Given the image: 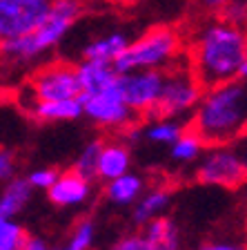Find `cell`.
I'll return each mask as SVG.
<instances>
[{
	"instance_id": "1f68e13d",
	"label": "cell",
	"mask_w": 247,
	"mask_h": 250,
	"mask_svg": "<svg viewBox=\"0 0 247 250\" xmlns=\"http://www.w3.org/2000/svg\"><path fill=\"white\" fill-rule=\"evenodd\" d=\"M98 2H103V5H129L134 0H98Z\"/></svg>"
},
{
	"instance_id": "44dd1931",
	"label": "cell",
	"mask_w": 247,
	"mask_h": 250,
	"mask_svg": "<svg viewBox=\"0 0 247 250\" xmlns=\"http://www.w3.org/2000/svg\"><path fill=\"white\" fill-rule=\"evenodd\" d=\"M205 147H207L205 141L196 134L191 127H187V130L180 134V139L170 147V154L176 163H180V166H190V163L201 161L203 154L207 152Z\"/></svg>"
},
{
	"instance_id": "5bb4252c",
	"label": "cell",
	"mask_w": 247,
	"mask_h": 250,
	"mask_svg": "<svg viewBox=\"0 0 247 250\" xmlns=\"http://www.w3.org/2000/svg\"><path fill=\"white\" fill-rule=\"evenodd\" d=\"M127 172H132V152H129L127 143L125 141H105L96 179L109 183Z\"/></svg>"
},
{
	"instance_id": "52a82bcc",
	"label": "cell",
	"mask_w": 247,
	"mask_h": 250,
	"mask_svg": "<svg viewBox=\"0 0 247 250\" xmlns=\"http://www.w3.org/2000/svg\"><path fill=\"white\" fill-rule=\"evenodd\" d=\"M82 105H85V119L89 123L98 125L103 130L120 132V134L134 130L140 119L125 101L118 83L107 89H100V92L82 94Z\"/></svg>"
},
{
	"instance_id": "9a60e30c",
	"label": "cell",
	"mask_w": 247,
	"mask_h": 250,
	"mask_svg": "<svg viewBox=\"0 0 247 250\" xmlns=\"http://www.w3.org/2000/svg\"><path fill=\"white\" fill-rule=\"evenodd\" d=\"M170 203H171V190L167 186L147 188L143 192V197L132 206V219H134L136 226L145 228L154 219L163 217L167 212V208H170Z\"/></svg>"
},
{
	"instance_id": "4fadbf2b",
	"label": "cell",
	"mask_w": 247,
	"mask_h": 250,
	"mask_svg": "<svg viewBox=\"0 0 247 250\" xmlns=\"http://www.w3.org/2000/svg\"><path fill=\"white\" fill-rule=\"evenodd\" d=\"M132 42V36H129L125 29H112L105 31V34H98L96 38L87 42L82 47V58H92V61H105V62H114L118 61L125 54V49Z\"/></svg>"
},
{
	"instance_id": "9c48e42d",
	"label": "cell",
	"mask_w": 247,
	"mask_h": 250,
	"mask_svg": "<svg viewBox=\"0 0 247 250\" xmlns=\"http://www.w3.org/2000/svg\"><path fill=\"white\" fill-rule=\"evenodd\" d=\"M165 72L140 69V72H123L118 76V87L125 101L138 116H156L160 94H163Z\"/></svg>"
},
{
	"instance_id": "7a4b0ae2",
	"label": "cell",
	"mask_w": 247,
	"mask_h": 250,
	"mask_svg": "<svg viewBox=\"0 0 247 250\" xmlns=\"http://www.w3.org/2000/svg\"><path fill=\"white\" fill-rule=\"evenodd\" d=\"M190 127L207 146H232L247 132V81L211 85L190 119Z\"/></svg>"
},
{
	"instance_id": "f546056e",
	"label": "cell",
	"mask_w": 247,
	"mask_h": 250,
	"mask_svg": "<svg viewBox=\"0 0 247 250\" xmlns=\"http://www.w3.org/2000/svg\"><path fill=\"white\" fill-rule=\"evenodd\" d=\"M22 250H54V248H49V244H47L42 237H36V234H27Z\"/></svg>"
},
{
	"instance_id": "d6a6232c",
	"label": "cell",
	"mask_w": 247,
	"mask_h": 250,
	"mask_svg": "<svg viewBox=\"0 0 247 250\" xmlns=\"http://www.w3.org/2000/svg\"><path fill=\"white\" fill-rule=\"evenodd\" d=\"M54 250H78V248H76V246H72V244L67 241L65 246H58V248H54Z\"/></svg>"
},
{
	"instance_id": "6da1fadb",
	"label": "cell",
	"mask_w": 247,
	"mask_h": 250,
	"mask_svg": "<svg viewBox=\"0 0 247 250\" xmlns=\"http://www.w3.org/2000/svg\"><path fill=\"white\" fill-rule=\"evenodd\" d=\"M187 65L205 87L243 78L247 65V27L216 14L194 27L187 38Z\"/></svg>"
},
{
	"instance_id": "83f0119b",
	"label": "cell",
	"mask_w": 247,
	"mask_h": 250,
	"mask_svg": "<svg viewBox=\"0 0 247 250\" xmlns=\"http://www.w3.org/2000/svg\"><path fill=\"white\" fill-rule=\"evenodd\" d=\"M221 16H225L227 21L238 22V25H245L247 27V2H245V0H234L232 5L227 7Z\"/></svg>"
},
{
	"instance_id": "603a6c76",
	"label": "cell",
	"mask_w": 247,
	"mask_h": 250,
	"mask_svg": "<svg viewBox=\"0 0 247 250\" xmlns=\"http://www.w3.org/2000/svg\"><path fill=\"white\" fill-rule=\"evenodd\" d=\"M27 232L16 219H0V250H22Z\"/></svg>"
},
{
	"instance_id": "f1b7e54d",
	"label": "cell",
	"mask_w": 247,
	"mask_h": 250,
	"mask_svg": "<svg viewBox=\"0 0 247 250\" xmlns=\"http://www.w3.org/2000/svg\"><path fill=\"white\" fill-rule=\"evenodd\" d=\"M232 2L234 0H198V5L205 11H209V14H223Z\"/></svg>"
},
{
	"instance_id": "ba28073f",
	"label": "cell",
	"mask_w": 247,
	"mask_h": 250,
	"mask_svg": "<svg viewBox=\"0 0 247 250\" xmlns=\"http://www.w3.org/2000/svg\"><path fill=\"white\" fill-rule=\"evenodd\" d=\"M196 179L203 186L234 190L247 181V154L232 146H211L196 166Z\"/></svg>"
},
{
	"instance_id": "277c9868",
	"label": "cell",
	"mask_w": 247,
	"mask_h": 250,
	"mask_svg": "<svg viewBox=\"0 0 247 250\" xmlns=\"http://www.w3.org/2000/svg\"><path fill=\"white\" fill-rule=\"evenodd\" d=\"M187 54V41L180 29L171 25H154L132 38L125 54L116 61V69L123 72H140V69H156L167 72L174 65L183 62Z\"/></svg>"
},
{
	"instance_id": "5b68a950",
	"label": "cell",
	"mask_w": 247,
	"mask_h": 250,
	"mask_svg": "<svg viewBox=\"0 0 247 250\" xmlns=\"http://www.w3.org/2000/svg\"><path fill=\"white\" fill-rule=\"evenodd\" d=\"M205 85L196 72L185 62H178L171 69L165 72V83L163 94H160L158 107H156V116H167V119H191L196 112L198 103H201L203 94H205Z\"/></svg>"
},
{
	"instance_id": "2e32d148",
	"label": "cell",
	"mask_w": 247,
	"mask_h": 250,
	"mask_svg": "<svg viewBox=\"0 0 247 250\" xmlns=\"http://www.w3.org/2000/svg\"><path fill=\"white\" fill-rule=\"evenodd\" d=\"M76 67H78V76H80L82 94H92V92H100V89L112 87V85L118 83V76H120L116 65L105 61L80 58V62Z\"/></svg>"
},
{
	"instance_id": "8fae6325",
	"label": "cell",
	"mask_w": 247,
	"mask_h": 250,
	"mask_svg": "<svg viewBox=\"0 0 247 250\" xmlns=\"http://www.w3.org/2000/svg\"><path fill=\"white\" fill-rule=\"evenodd\" d=\"M94 179L80 174L78 170H65L58 174L56 183L47 190V199L58 208H80L92 199Z\"/></svg>"
},
{
	"instance_id": "8992f818",
	"label": "cell",
	"mask_w": 247,
	"mask_h": 250,
	"mask_svg": "<svg viewBox=\"0 0 247 250\" xmlns=\"http://www.w3.org/2000/svg\"><path fill=\"white\" fill-rule=\"evenodd\" d=\"M82 99L78 67L65 61L45 62L31 74L22 101H67Z\"/></svg>"
},
{
	"instance_id": "30bf717a",
	"label": "cell",
	"mask_w": 247,
	"mask_h": 250,
	"mask_svg": "<svg viewBox=\"0 0 247 250\" xmlns=\"http://www.w3.org/2000/svg\"><path fill=\"white\" fill-rule=\"evenodd\" d=\"M52 9L47 0H0V38L14 41L42 25Z\"/></svg>"
},
{
	"instance_id": "d4e9b609",
	"label": "cell",
	"mask_w": 247,
	"mask_h": 250,
	"mask_svg": "<svg viewBox=\"0 0 247 250\" xmlns=\"http://www.w3.org/2000/svg\"><path fill=\"white\" fill-rule=\"evenodd\" d=\"M107 250H156L145 232H134V234H125L120 239H116Z\"/></svg>"
},
{
	"instance_id": "4dcf8cb0",
	"label": "cell",
	"mask_w": 247,
	"mask_h": 250,
	"mask_svg": "<svg viewBox=\"0 0 247 250\" xmlns=\"http://www.w3.org/2000/svg\"><path fill=\"white\" fill-rule=\"evenodd\" d=\"M198 250H247L238 244H232V241H209V244L201 246Z\"/></svg>"
},
{
	"instance_id": "e575fe53",
	"label": "cell",
	"mask_w": 247,
	"mask_h": 250,
	"mask_svg": "<svg viewBox=\"0 0 247 250\" xmlns=\"http://www.w3.org/2000/svg\"><path fill=\"white\" fill-rule=\"evenodd\" d=\"M47 2H54V0H47Z\"/></svg>"
},
{
	"instance_id": "cb8c5ba5",
	"label": "cell",
	"mask_w": 247,
	"mask_h": 250,
	"mask_svg": "<svg viewBox=\"0 0 247 250\" xmlns=\"http://www.w3.org/2000/svg\"><path fill=\"white\" fill-rule=\"evenodd\" d=\"M94 241H96V224L92 219H80L72 228L69 234V244L76 246L78 250H92Z\"/></svg>"
},
{
	"instance_id": "e0dca14e",
	"label": "cell",
	"mask_w": 247,
	"mask_h": 250,
	"mask_svg": "<svg viewBox=\"0 0 247 250\" xmlns=\"http://www.w3.org/2000/svg\"><path fill=\"white\" fill-rule=\"evenodd\" d=\"M36 188L31 186L27 177H18L5 181L2 192H0V219H16L22 210L27 208V203L31 201Z\"/></svg>"
},
{
	"instance_id": "484cf974",
	"label": "cell",
	"mask_w": 247,
	"mask_h": 250,
	"mask_svg": "<svg viewBox=\"0 0 247 250\" xmlns=\"http://www.w3.org/2000/svg\"><path fill=\"white\" fill-rule=\"evenodd\" d=\"M58 174L60 172L54 170V167H34V170L27 174V179L31 181V186L36 188V190H42V192H47L49 188L56 183Z\"/></svg>"
},
{
	"instance_id": "ffe728a7",
	"label": "cell",
	"mask_w": 247,
	"mask_h": 250,
	"mask_svg": "<svg viewBox=\"0 0 247 250\" xmlns=\"http://www.w3.org/2000/svg\"><path fill=\"white\" fill-rule=\"evenodd\" d=\"M143 232L156 250H180V230L174 224V219L165 214L145 226Z\"/></svg>"
},
{
	"instance_id": "7402d4cb",
	"label": "cell",
	"mask_w": 247,
	"mask_h": 250,
	"mask_svg": "<svg viewBox=\"0 0 247 250\" xmlns=\"http://www.w3.org/2000/svg\"><path fill=\"white\" fill-rule=\"evenodd\" d=\"M105 141L103 139H94L87 146L78 152L76 161H74V170H78L80 174L89 179H96L98 174V161H100V152H103Z\"/></svg>"
},
{
	"instance_id": "4316f807",
	"label": "cell",
	"mask_w": 247,
	"mask_h": 250,
	"mask_svg": "<svg viewBox=\"0 0 247 250\" xmlns=\"http://www.w3.org/2000/svg\"><path fill=\"white\" fill-rule=\"evenodd\" d=\"M16 177V156L9 147H2L0 150V179L2 181H9Z\"/></svg>"
},
{
	"instance_id": "7c38bea8",
	"label": "cell",
	"mask_w": 247,
	"mask_h": 250,
	"mask_svg": "<svg viewBox=\"0 0 247 250\" xmlns=\"http://www.w3.org/2000/svg\"><path fill=\"white\" fill-rule=\"evenodd\" d=\"M25 112L38 123H69L85 116L82 99L67 101H20Z\"/></svg>"
},
{
	"instance_id": "3957f363",
	"label": "cell",
	"mask_w": 247,
	"mask_h": 250,
	"mask_svg": "<svg viewBox=\"0 0 247 250\" xmlns=\"http://www.w3.org/2000/svg\"><path fill=\"white\" fill-rule=\"evenodd\" d=\"M82 11H85L82 0H54L49 16L38 29H34L27 36L14 38V41H2L5 61L22 69L36 65L69 36L74 25L80 21Z\"/></svg>"
},
{
	"instance_id": "ac0fdd59",
	"label": "cell",
	"mask_w": 247,
	"mask_h": 250,
	"mask_svg": "<svg viewBox=\"0 0 247 250\" xmlns=\"http://www.w3.org/2000/svg\"><path fill=\"white\" fill-rule=\"evenodd\" d=\"M145 190H147L145 177H140L136 172H127L123 177L105 183V199H107L112 206L127 208V206H134V203L143 197Z\"/></svg>"
},
{
	"instance_id": "d6986e66",
	"label": "cell",
	"mask_w": 247,
	"mask_h": 250,
	"mask_svg": "<svg viewBox=\"0 0 247 250\" xmlns=\"http://www.w3.org/2000/svg\"><path fill=\"white\" fill-rule=\"evenodd\" d=\"M185 121L180 119H167V116H154L140 127V136L152 146H167L171 147L180 134L185 132Z\"/></svg>"
},
{
	"instance_id": "836d02e7",
	"label": "cell",
	"mask_w": 247,
	"mask_h": 250,
	"mask_svg": "<svg viewBox=\"0 0 247 250\" xmlns=\"http://www.w3.org/2000/svg\"><path fill=\"white\" fill-rule=\"evenodd\" d=\"M243 81H247V65H245V69H243Z\"/></svg>"
}]
</instances>
